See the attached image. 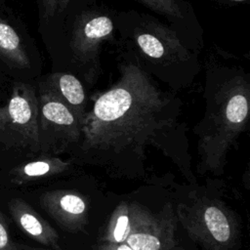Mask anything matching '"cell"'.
<instances>
[{"label": "cell", "mask_w": 250, "mask_h": 250, "mask_svg": "<svg viewBox=\"0 0 250 250\" xmlns=\"http://www.w3.org/2000/svg\"><path fill=\"white\" fill-rule=\"evenodd\" d=\"M117 68V79L89 106L70 159L107 167L137 166L149 146L177 156L188 143L178 94L163 90L121 51Z\"/></svg>", "instance_id": "1"}, {"label": "cell", "mask_w": 250, "mask_h": 250, "mask_svg": "<svg viewBox=\"0 0 250 250\" xmlns=\"http://www.w3.org/2000/svg\"><path fill=\"white\" fill-rule=\"evenodd\" d=\"M222 50L209 52L204 62V112L193 132L199 169L222 173L229 149L249 122L250 74Z\"/></svg>", "instance_id": "2"}, {"label": "cell", "mask_w": 250, "mask_h": 250, "mask_svg": "<svg viewBox=\"0 0 250 250\" xmlns=\"http://www.w3.org/2000/svg\"><path fill=\"white\" fill-rule=\"evenodd\" d=\"M116 46L134 58L154 79L179 93L189 88L202 69L199 53L177 29L154 15L116 13Z\"/></svg>", "instance_id": "3"}, {"label": "cell", "mask_w": 250, "mask_h": 250, "mask_svg": "<svg viewBox=\"0 0 250 250\" xmlns=\"http://www.w3.org/2000/svg\"><path fill=\"white\" fill-rule=\"evenodd\" d=\"M116 13L102 0H70L45 24L52 37L53 71L72 73L92 88L103 71L104 46L116 44Z\"/></svg>", "instance_id": "4"}, {"label": "cell", "mask_w": 250, "mask_h": 250, "mask_svg": "<svg viewBox=\"0 0 250 250\" xmlns=\"http://www.w3.org/2000/svg\"><path fill=\"white\" fill-rule=\"evenodd\" d=\"M175 215L188 236L208 250H229L236 241L233 215L218 200L200 197L180 203Z\"/></svg>", "instance_id": "5"}, {"label": "cell", "mask_w": 250, "mask_h": 250, "mask_svg": "<svg viewBox=\"0 0 250 250\" xmlns=\"http://www.w3.org/2000/svg\"><path fill=\"white\" fill-rule=\"evenodd\" d=\"M0 144L32 155L40 154L38 98L30 83L17 81L7 103L0 106Z\"/></svg>", "instance_id": "6"}, {"label": "cell", "mask_w": 250, "mask_h": 250, "mask_svg": "<svg viewBox=\"0 0 250 250\" xmlns=\"http://www.w3.org/2000/svg\"><path fill=\"white\" fill-rule=\"evenodd\" d=\"M36 91L40 154L58 156L71 152L81 137L80 120L39 82Z\"/></svg>", "instance_id": "7"}, {"label": "cell", "mask_w": 250, "mask_h": 250, "mask_svg": "<svg viewBox=\"0 0 250 250\" xmlns=\"http://www.w3.org/2000/svg\"><path fill=\"white\" fill-rule=\"evenodd\" d=\"M131 225L125 239L133 250H174L177 218L170 204L154 214L130 203Z\"/></svg>", "instance_id": "8"}, {"label": "cell", "mask_w": 250, "mask_h": 250, "mask_svg": "<svg viewBox=\"0 0 250 250\" xmlns=\"http://www.w3.org/2000/svg\"><path fill=\"white\" fill-rule=\"evenodd\" d=\"M164 19L177 29L195 49L202 51L204 45L203 28L189 0H136Z\"/></svg>", "instance_id": "9"}, {"label": "cell", "mask_w": 250, "mask_h": 250, "mask_svg": "<svg viewBox=\"0 0 250 250\" xmlns=\"http://www.w3.org/2000/svg\"><path fill=\"white\" fill-rule=\"evenodd\" d=\"M47 213L64 229L81 230L88 222V203L78 192L66 189L47 191L40 197Z\"/></svg>", "instance_id": "10"}, {"label": "cell", "mask_w": 250, "mask_h": 250, "mask_svg": "<svg viewBox=\"0 0 250 250\" xmlns=\"http://www.w3.org/2000/svg\"><path fill=\"white\" fill-rule=\"evenodd\" d=\"M38 82L52 92L82 122L89 109L88 89L76 75L65 71H52L41 76Z\"/></svg>", "instance_id": "11"}, {"label": "cell", "mask_w": 250, "mask_h": 250, "mask_svg": "<svg viewBox=\"0 0 250 250\" xmlns=\"http://www.w3.org/2000/svg\"><path fill=\"white\" fill-rule=\"evenodd\" d=\"M8 207L15 223L26 235L53 250H61L57 230L29 204L21 198H14Z\"/></svg>", "instance_id": "12"}, {"label": "cell", "mask_w": 250, "mask_h": 250, "mask_svg": "<svg viewBox=\"0 0 250 250\" xmlns=\"http://www.w3.org/2000/svg\"><path fill=\"white\" fill-rule=\"evenodd\" d=\"M74 162L54 155L40 154L37 158L16 166L10 171L11 182L21 186L32 181L62 174L70 170Z\"/></svg>", "instance_id": "13"}, {"label": "cell", "mask_w": 250, "mask_h": 250, "mask_svg": "<svg viewBox=\"0 0 250 250\" xmlns=\"http://www.w3.org/2000/svg\"><path fill=\"white\" fill-rule=\"evenodd\" d=\"M0 59L8 65L20 69L31 67V59L20 34L0 17Z\"/></svg>", "instance_id": "14"}, {"label": "cell", "mask_w": 250, "mask_h": 250, "mask_svg": "<svg viewBox=\"0 0 250 250\" xmlns=\"http://www.w3.org/2000/svg\"><path fill=\"white\" fill-rule=\"evenodd\" d=\"M131 225L130 203L120 202L112 212L102 241L105 243H121L129 233Z\"/></svg>", "instance_id": "15"}, {"label": "cell", "mask_w": 250, "mask_h": 250, "mask_svg": "<svg viewBox=\"0 0 250 250\" xmlns=\"http://www.w3.org/2000/svg\"><path fill=\"white\" fill-rule=\"evenodd\" d=\"M70 0H37L41 22L46 24L62 13Z\"/></svg>", "instance_id": "16"}, {"label": "cell", "mask_w": 250, "mask_h": 250, "mask_svg": "<svg viewBox=\"0 0 250 250\" xmlns=\"http://www.w3.org/2000/svg\"><path fill=\"white\" fill-rule=\"evenodd\" d=\"M0 250H19V246L11 239L6 220L0 210Z\"/></svg>", "instance_id": "17"}, {"label": "cell", "mask_w": 250, "mask_h": 250, "mask_svg": "<svg viewBox=\"0 0 250 250\" xmlns=\"http://www.w3.org/2000/svg\"><path fill=\"white\" fill-rule=\"evenodd\" d=\"M96 250H133L128 244L125 242L121 243H105L99 246Z\"/></svg>", "instance_id": "18"}, {"label": "cell", "mask_w": 250, "mask_h": 250, "mask_svg": "<svg viewBox=\"0 0 250 250\" xmlns=\"http://www.w3.org/2000/svg\"><path fill=\"white\" fill-rule=\"evenodd\" d=\"M215 2L219 4H224V5H233V4H239L246 2L247 0H214Z\"/></svg>", "instance_id": "19"}, {"label": "cell", "mask_w": 250, "mask_h": 250, "mask_svg": "<svg viewBox=\"0 0 250 250\" xmlns=\"http://www.w3.org/2000/svg\"><path fill=\"white\" fill-rule=\"evenodd\" d=\"M29 250H47V249H41V248H35V249H29Z\"/></svg>", "instance_id": "20"}]
</instances>
